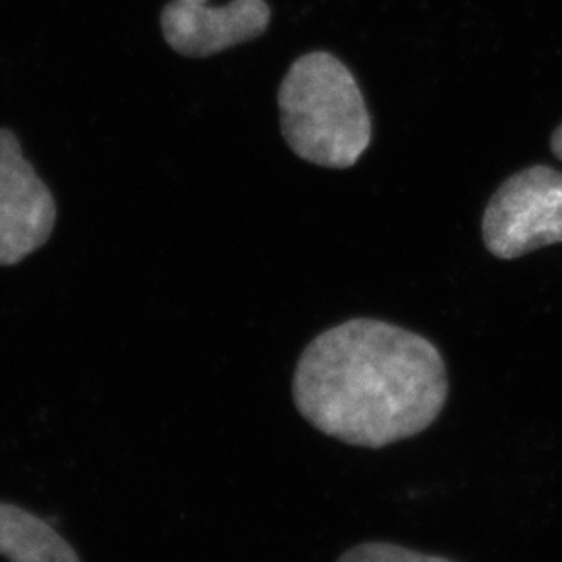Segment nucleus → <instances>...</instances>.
Wrapping results in <instances>:
<instances>
[{"mask_svg": "<svg viewBox=\"0 0 562 562\" xmlns=\"http://www.w3.org/2000/svg\"><path fill=\"white\" fill-rule=\"evenodd\" d=\"M183 2H206V0H183Z\"/></svg>", "mask_w": 562, "mask_h": 562, "instance_id": "9", "label": "nucleus"}, {"mask_svg": "<svg viewBox=\"0 0 562 562\" xmlns=\"http://www.w3.org/2000/svg\"><path fill=\"white\" fill-rule=\"evenodd\" d=\"M482 234L501 260L562 244V173L539 165L512 176L487 203Z\"/></svg>", "mask_w": 562, "mask_h": 562, "instance_id": "3", "label": "nucleus"}, {"mask_svg": "<svg viewBox=\"0 0 562 562\" xmlns=\"http://www.w3.org/2000/svg\"><path fill=\"white\" fill-rule=\"evenodd\" d=\"M0 562H81L48 520L13 503H0Z\"/></svg>", "mask_w": 562, "mask_h": 562, "instance_id": "6", "label": "nucleus"}, {"mask_svg": "<svg viewBox=\"0 0 562 562\" xmlns=\"http://www.w3.org/2000/svg\"><path fill=\"white\" fill-rule=\"evenodd\" d=\"M57 205L21 140L0 128V266H16L41 249L54 233Z\"/></svg>", "mask_w": 562, "mask_h": 562, "instance_id": "4", "label": "nucleus"}, {"mask_svg": "<svg viewBox=\"0 0 562 562\" xmlns=\"http://www.w3.org/2000/svg\"><path fill=\"white\" fill-rule=\"evenodd\" d=\"M281 134L303 161L357 165L373 137L362 90L335 55L311 52L292 63L278 92Z\"/></svg>", "mask_w": 562, "mask_h": 562, "instance_id": "2", "label": "nucleus"}, {"mask_svg": "<svg viewBox=\"0 0 562 562\" xmlns=\"http://www.w3.org/2000/svg\"><path fill=\"white\" fill-rule=\"evenodd\" d=\"M336 562H454L440 555H427L391 542H363L341 553Z\"/></svg>", "mask_w": 562, "mask_h": 562, "instance_id": "7", "label": "nucleus"}, {"mask_svg": "<svg viewBox=\"0 0 562 562\" xmlns=\"http://www.w3.org/2000/svg\"><path fill=\"white\" fill-rule=\"evenodd\" d=\"M271 22L267 0H231L212 8L205 2L173 0L161 11L162 37L183 57L205 59L261 37Z\"/></svg>", "mask_w": 562, "mask_h": 562, "instance_id": "5", "label": "nucleus"}, {"mask_svg": "<svg viewBox=\"0 0 562 562\" xmlns=\"http://www.w3.org/2000/svg\"><path fill=\"white\" fill-rule=\"evenodd\" d=\"M552 151L562 161V125L559 126L558 131L553 132Z\"/></svg>", "mask_w": 562, "mask_h": 562, "instance_id": "8", "label": "nucleus"}, {"mask_svg": "<svg viewBox=\"0 0 562 562\" xmlns=\"http://www.w3.org/2000/svg\"><path fill=\"white\" fill-rule=\"evenodd\" d=\"M448 393L446 363L431 341L371 318L316 336L292 382L296 409L314 429L369 449L426 431Z\"/></svg>", "mask_w": 562, "mask_h": 562, "instance_id": "1", "label": "nucleus"}]
</instances>
